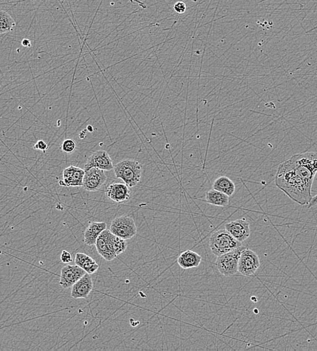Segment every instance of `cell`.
Listing matches in <instances>:
<instances>
[{
    "label": "cell",
    "instance_id": "obj_1",
    "mask_svg": "<svg viewBox=\"0 0 317 351\" xmlns=\"http://www.w3.org/2000/svg\"><path fill=\"white\" fill-rule=\"evenodd\" d=\"M317 173V152L296 154L281 163L275 176L276 186L300 205H309L312 186Z\"/></svg>",
    "mask_w": 317,
    "mask_h": 351
},
{
    "label": "cell",
    "instance_id": "obj_2",
    "mask_svg": "<svg viewBox=\"0 0 317 351\" xmlns=\"http://www.w3.org/2000/svg\"><path fill=\"white\" fill-rule=\"evenodd\" d=\"M115 175L125 182L127 187H133L141 181L143 166L141 163L132 159H125L113 167Z\"/></svg>",
    "mask_w": 317,
    "mask_h": 351
},
{
    "label": "cell",
    "instance_id": "obj_3",
    "mask_svg": "<svg viewBox=\"0 0 317 351\" xmlns=\"http://www.w3.org/2000/svg\"><path fill=\"white\" fill-rule=\"evenodd\" d=\"M242 246V242L233 238L225 230L214 232L210 239V246L212 254L219 257Z\"/></svg>",
    "mask_w": 317,
    "mask_h": 351
},
{
    "label": "cell",
    "instance_id": "obj_4",
    "mask_svg": "<svg viewBox=\"0 0 317 351\" xmlns=\"http://www.w3.org/2000/svg\"><path fill=\"white\" fill-rule=\"evenodd\" d=\"M245 246H240L225 254L217 257L215 265L221 274L228 277L238 272V262L241 253Z\"/></svg>",
    "mask_w": 317,
    "mask_h": 351
},
{
    "label": "cell",
    "instance_id": "obj_5",
    "mask_svg": "<svg viewBox=\"0 0 317 351\" xmlns=\"http://www.w3.org/2000/svg\"><path fill=\"white\" fill-rule=\"evenodd\" d=\"M109 230L113 235L125 240L133 238L137 234L135 221L133 218L128 216H119L113 219Z\"/></svg>",
    "mask_w": 317,
    "mask_h": 351
},
{
    "label": "cell",
    "instance_id": "obj_6",
    "mask_svg": "<svg viewBox=\"0 0 317 351\" xmlns=\"http://www.w3.org/2000/svg\"><path fill=\"white\" fill-rule=\"evenodd\" d=\"M261 265L258 255L252 250L244 248L238 262V272L246 276L254 275Z\"/></svg>",
    "mask_w": 317,
    "mask_h": 351
},
{
    "label": "cell",
    "instance_id": "obj_7",
    "mask_svg": "<svg viewBox=\"0 0 317 351\" xmlns=\"http://www.w3.org/2000/svg\"><path fill=\"white\" fill-rule=\"evenodd\" d=\"M114 237L115 235L110 230L106 229L99 235L95 244L99 254L104 260L109 262L118 257L115 253L114 246H113Z\"/></svg>",
    "mask_w": 317,
    "mask_h": 351
},
{
    "label": "cell",
    "instance_id": "obj_8",
    "mask_svg": "<svg viewBox=\"0 0 317 351\" xmlns=\"http://www.w3.org/2000/svg\"><path fill=\"white\" fill-rule=\"evenodd\" d=\"M85 171L83 187L86 191L89 192L99 191L107 182V177L104 170L92 168Z\"/></svg>",
    "mask_w": 317,
    "mask_h": 351
},
{
    "label": "cell",
    "instance_id": "obj_9",
    "mask_svg": "<svg viewBox=\"0 0 317 351\" xmlns=\"http://www.w3.org/2000/svg\"><path fill=\"white\" fill-rule=\"evenodd\" d=\"M86 273L84 269L79 265H65L61 269L59 285L63 288H70Z\"/></svg>",
    "mask_w": 317,
    "mask_h": 351
},
{
    "label": "cell",
    "instance_id": "obj_10",
    "mask_svg": "<svg viewBox=\"0 0 317 351\" xmlns=\"http://www.w3.org/2000/svg\"><path fill=\"white\" fill-rule=\"evenodd\" d=\"M113 161L106 151H97L88 157L85 165V170L97 168L104 171H110L113 169Z\"/></svg>",
    "mask_w": 317,
    "mask_h": 351
},
{
    "label": "cell",
    "instance_id": "obj_11",
    "mask_svg": "<svg viewBox=\"0 0 317 351\" xmlns=\"http://www.w3.org/2000/svg\"><path fill=\"white\" fill-rule=\"evenodd\" d=\"M225 228L233 238L240 242L247 240L251 235V230L249 223L244 218L227 223L225 225Z\"/></svg>",
    "mask_w": 317,
    "mask_h": 351
},
{
    "label": "cell",
    "instance_id": "obj_12",
    "mask_svg": "<svg viewBox=\"0 0 317 351\" xmlns=\"http://www.w3.org/2000/svg\"><path fill=\"white\" fill-rule=\"evenodd\" d=\"M85 171L82 168L70 166L63 171V180H60L61 186L67 187H83Z\"/></svg>",
    "mask_w": 317,
    "mask_h": 351
},
{
    "label": "cell",
    "instance_id": "obj_13",
    "mask_svg": "<svg viewBox=\"0 0 317 351\" xmlns=\"http://www.w3.org/2000/svg\"><path fill=\"white\" fill-rule=\"evenodd\" d=\"M128 187L127 184L120 182L109 184L106 189V196L117 203H126L130 198L131 191Z\"/></svg>",
    "mask_w": 317,
    "mask_h": 351
},
{
    "label": "cell",
    "instance_id": "obj_14",
    "mask_svg": "<svg viewBox=\"0 0 317 351\" xmlns=\"http://www.w3.org/2000/svg\"><path fill=\"white\" fill-rule=\"evenodd\" d=\"M93 288L91 274L86 273L72 286L71 297L74 299H86Z\"/></svg>",
    "mask_w": 317,
    "mask_h": 351
},
{
    "label": "cell",
    "instance_id": "obj_15",
    "mask_svg": "<svg viewBox=\"0 0 317 351\" xmlns=\"http://www.w3.org/2000/svg\"><path fill=\"white\" fill-rule=\"evenodd\" d=\"M107 228L105 221H93L90 223L84 233L85 243L86 245L93 246L96 243L97 238L102 232Z\"/></svg>",
    "mask_w": 317,
    "mask_h": 351
},
{
    "label": "cell",
    "instance_id": "obj_16",
    "mask_svg": "<svg viewBox=\"0 0 317 351\" xmlns=\"http://www.w3.org/2000/svg\"><path fill=\"white\" fill-rule=\"evenodd\" d=\"M203 258L197 253L191 250H187L180 254L177 262L182 269H189L199 266Z\"/></svg>",
    "mask_w": 317,
    "mask_h": 351
},
{
    "label": "cell",
    "instance_id": "obj_17",
    "mask_svg": "<svg viewBox=\"0 0 317 351\" xmlns=\"http://www.w3.org/2000/svg\"><path fill=\"white\" fill-rule=\"evenodd\" d=\"M76 265H79L81 268L84 269L88 274H93L99 268V265L97 262L88 255L83 253H78L75 256Z\"/></svg>",
    "mask_w": 317,
    "mask_h": 351
},
{
    "label": "cell",
    "instance_id": "obj_18",
    "mask_svg": "<svg viewBox=\"0 0 317 351\" xmlns=\"http://www.w3.org/2000/svg\"><path fill=\"white\" fill-rule=\"evenodd\" d=\"M212 189L224 193L229 197L232 196L235 191L234 182L226 176H221L216 179L212 184Z\"/></svg>",
    "mask_w": 317,
    "mask_h": 351
},
{
    "label": "cell",
    "instance_id": "obj_19",
    "mask_svg": "<svg viewBox=\"0 0 317 351\" xmlns=\"http://www.w3.org/2000/svg\"><path fill=\"white\" fill-rule=\"evenodd\" d=\"M205 200L207 203L215 206L226 207L229 204L230 197L212 189L206 193Z\"/></svg>",
    "mask_w": 317,
    "mask_h": 351
},
{
    "label": "cell",
    "instance_id": "obj_20",
    "mask_svg": "<svg viewBox=\"0 0 317 351\" xmlns=\"http://www.w3.org/2000/svg\"><path fill=\"white\" fill-rule=\"evenodd\" d=\"M17 26V23L4 10H0V34H6L14 31Z\"/></svg>",
    "mask_w": 317,
    "mask_h": 351
},
{
    "label": "cell",
    "instance_id": "obj_21",
    "mask_svg": "<svg viewBox=\"0 0 317 351\" xmlns=\"http://www.w3.org/2000/svg\"><path fill=\"white\" fill-rule=\"evenodd\" d=\"M62 150L65 153L70 154L77 149V143L73 139H65L62 144Z\"/></svg>",
    "mask_w": 317,
    "mask_h": 351
},
{
    "label": "cell",
    "instance_id": "obj_22",
    "mask_svg": "<svg viewBox=\"0 0 317 351\" xmlns=\"http://www.w3.org/2000/svg\"><path fill=\"white\" fill-rule=\"evenodd\" d=\"M173 9H174L175 12L178 14H184L185 13L187 10V5L183 1H178L175 3L173 6Z\"/></svg>",
    "mask_w": 317,
    "mask_h": 351
},
{
    "label": "cell",
    "instance_id": "obj_23",
    "mask_svg": "<svg viewBox=\"0 0 317 351\" xmlns=\"http://www.w3.org/2000/svg\"><path fill=\"white\" fill-rule=\"evenodd\" d=\"M60 260H61L63 263L65 264L70 263L73 261L72 254L68 252V251H65V250H63L62 252L61 255H60Z\"/></svg>",
    "mask_w": 317,
    "mask_h": 351
},
{
    "label": "cell",
    "instance_id": "obj_24",
    "mask_svg": "<svg viewBox=\"0 0 317 351\" xmlns=\"http://www.w3.org/2000/svg\"><path fill=\"white\" fill-rule=\"evenodd\" d=\"M33 148H34L35 150H40L44 152V153H45L46 151L48 150L49 147L43 140H39V141L37 142L36 144L33 147Z\"/></svg>",
    "mask_w": 317,
    "mask_h": 351
},
{
    "label": "cell",
    "instance_id": "obj_25",
    "mask_svg": "<svg viewBox=\"0 0 317 351\" xmlns=\"http://www.w3.org/2000/svg\"><path fill=\"white\" fill-rule=\"evenodd\" d=\"M21 44H22L24 47H31L32 46L31 40L28 38L24 39V40L21 42Z\"/></svg>",
    "mask_w": 317,
    "mask_h": 351
}]
</instances>
